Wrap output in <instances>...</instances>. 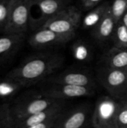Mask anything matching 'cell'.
Instances as JSON below:
<instances>
[{"label": "cell", "mask_w": 127, "mask_h": 128, "mask_svg": "<svg viewBox=\"0 0 127 128\" xmlns=\"http://www.w3.org/2000/svg\"><path fill=\"white\" fill-rule=\"evenodd\" d=\"M64 60L61 52H41L28 56L5 76L22 82L26 87L37 86L58 72Z\"/></svg>", "instance_id": "1"}, {"label": "cell", "mask_w": 127, "mask_h": 128, "mask_svg": "<svg viewBox=\"0 0 127 128\" xmlns=\"http://www.w3.org/2000/svg\"><path fill=\"white\" fill-rule=\"evenodd\" d=\"M64 100L49 98L37 90L25 92L10 102V110L14 122L46 110Z\"/></svg>", "instance_id": "2"}, {"label": "cell", "mask_w": 127, "mask_h": 128, "mask_svg": "<svg viewBox=\"0 0 127 128\" xmlns=\"http://www.w3.org/2000/svg\"><path fill=\"white\" fill-rule=\"evenodd\" d=\"M97 79L109 95L118 100L127 99V72L101 63L97 70Z\"/></svg>", "instance_id": "3"}, {"label": "cell", "mask_w": 127, "mask_h": 128, "mask_svg": "<svg viewBox=\"0 0 127 128\" xmlns=\"http://www.w3.org/2000/svg\"><path fill=\"white\" fill-rule=\"evenodd\" d=\"M121 100L103 95L96 102L92 115L94 128H118V116Z\"/></svg>", "instance_id": "4"}, {"label": "cell", "mask_w": 127, "mask_h": 128, "mask_svg": "<svg viewBox=\"0 0 127 128\" xmlns=\"http://www.w3.org/2000/svg\"><path fill=\"white\" fill-rule=\"evenodd\" d=\"M37 89L44 96L58 100L76 99L84 97L92 96L95 92L94 88L70 86L65 84L49 83L42 82L37 85Z\"/></svg>", "instance_id": "5"}, {"label": "cell", "mask_w": 127, "mask_h": 128, "mask_svg": "<svg viewBox=\"0 0 127 128\" xmlns=\"http://www.w3.org/2000/svg\"><path fill=\"white\" fill-rule=\"evenodd\" d=\"M82 19L81 11L74 6H67L48 20L40 28H48L61 34H73Z\"/></svg>", "instance_id": "6"}, {"label": "cell", "mask_w": 127, "mask_h": 128, "mask_svg": "<svg viewBox=\"0 0 127 128\" xmlns=\"http://www.w3.org/2000/svg\"><path fill=\"white\" fill-rule=\"evenodd\" d=\"M31 0H13L9 20L3 34H25L30 23Z\"/></svg>", "instance_id": "7"}, {"label": "cell", "mask_w": 127, "mask_h": 128, "mask_svg": "<svg viewBox=\"0 0 127 128\" xmlns=\"http://www.w3.org/2000/svg\"><path fill=\"white\" fill-rule=\"evenodd\" d=\"M43 82L94 88L96 86V80L94 75L88 70L82 68H70L61 72H56Z\"/></svg>", "instance_id": "8"}, {"label": "cell", "mask_w": 127, "mask_h": 128, "mask_svg": "<svg viewBox=\"0 0 127 128\" xmlns=\"http://www.w3.org/2000/svg\"><path fill=\"white\" fill-rule=\"evenodd\" d=\"M73 34H61L48 28L35 30L28 38V44L37 50H46L62 46L74 38Z\"/></svg>", "instance_id": "9"}, {"label": "cell", "mask_w": 127, "mask_h": 128, "mask_svg": "<svg viewBox=\"0 0 127 128\" xmlns=\"http://www.w3.org/2000/svg\"><path fill=\"white\" fill-rule=\"evenodd\" d=\"M91 106L87 104L67 109L56 121L53 128H84L88 122Z\"/></svg>", "instance_id": "10"}, {"label": "cell", "mask_w": 127, "mask_h": 128, "mask_svg": "<svg viewBox=\"0 0 127 128\" xmlns=\"http://www.w3.org/2000/svg\"><path fill=\"white\" fill-rule=\"evenodd\" d=\"M32 5L37 6L40 10L37 19L30 22L33 30L40 28L48 20L68 6L69 0H31Z\"/></svg>", "instance_id": "11"}, {"label": "cell", "mask_w": 127, "mask_h": 128, "mask_svg": "<svg viewBox=\"0 0 127 128\" xmlns=\"http://www.w3.org/2000/svg\"><path fill=\"white\" fill-rule=\"evenodd\" d=\"M67 101H63L46 110L30 116L22 120L14 122L15 128H24L44 123L60 117L67 110Z\"/></svg>", "instance_id": "12"}, {"label": "cell", "mask_w": 127, "mask_h": 128, "mask_svg": "<svg viewBox=\"0 0 127 128\" xmlns=\"http://www.w3.org/2000/svg\"><path fill=\"white\" fill-rule=\"evenodd\" d=\"M25 34H4L0 36V65L10 60L21 48Z\"/></svg>", "instance_id": "13"}, {"label": "cell", "mask_w": 127, "mask_h": 128, "mask_svg": "<svg viewBox=\"0 0 127 128\" xmlns=\"http://www.w3.org/2000/svg\"><path fill=\"white\" fill-rule=\"evenodd\" d=\"M101 63L110 68L127 72V49L114 46L103 54Z\"/></svg>", "instance_id": "14"}, {"label": "cell", "mask_w": 127, "mask_h": 128, "mask_svg": "<svg viewBox=\"0 0 127 128\" xmlns=\"http://www.w3.org/2000/svg\"><path fill=\"white\" fill-rule=\"evenodd\" d=\"M117 22L112 16L110 10L101 20V22L93 28L92 34L94 38L100 43H105L112 38Z\"/></svg>", "instance_id": "15"}, {"label": "cell", "mask_w": 127, "mask_h": 128, "mask_svg": "<svg viewBox=\"0 0 127 128\" xmlns=\"http://www.w3.org/2000/svg\"><path fill=\"white\" fill-rule=\"evenodd\" d=\"M111 4L108 2H103L92 8L82 19V26L84 29L94 28L110 10Z\"/></svg>", "instance_id": "16"}, {"label": "cell", "mask_w": 127, "mask_h": 128, "mask_svg": "<svg viewBox=\"0 0 127 128\" xmlns=\"http://www.w3.org/2000/svg\"><path fill=\"white\" fill-rule=\"evenodd\" d=\"M27 88L22 82L10 77L4 76L0 78V100L6 102L8 100H13V98L23 88Z\"/></svg>", "instance_id": "17"}, {"label": "cell", "mask_w": 127, "mask_h": 128, "mask_svg": "<svg viewBox=\"0 0 127 128\" xmlns=\"http://www.w3.org/2000/svg\"><path fill=\"white\" fill-rule=\"evenodd\" d=\"M72 55L75 60L81 63H87L92 60L93 50L88 42L77 40L71 46Z\"/></svg>", "instance_id": "18"}, {"label": "cell", "mask_w": 127, "mask_h": 128, "mask_svg": "<svg viewBox=\"0 0 127 128\" xmlns=\"http://www.w3.org/2000/svg\"><path fill=\"white\" fill-rule=\"evenodd\" d=\"M112 40L115 46L127 49V28L121 20L116 25Z\"/></svg>", "instance_id": "19"}, {"label": "cell", "mask_w": 127, "mask_h": 128, "mask_svg": "<svg viewBox=\"0 0 127 128\" xmlns=\"http://www.w3.org/2000/svg\"><path fill=\"white\" fill-rule=\"evenodd\" d=\"M0 128H15L9 103L0 104Z\"/></svg>", "instance_id": "20"}, {"label": "cell", "mask_w": 127, "mask_h": 128, "mask_svg": "<svg viewBox=\"0 0 127 128\" xmlns=\"http://www.w3.org/2000/svg\"><path fill=\"white\" fill-rule=\"evenodd\" d=\"M13 0H0V32H4L11 10Z\"/></svg>", "instance_id": "21"}, {"label": "cell", "mask_w": 127, "mask_h": 128, "mask_svg": "<svg viewBox=\"0 0 127 128\" xmlns=\"http://www.w3.org/2000/svg\"><path fill=\"white\" fill-rule=\"evenodd\" d=\"M127 10V0H113L111 4L110 13L118 23Z\"/></svg>", "instance_id": "22"}, {"label": "cell", "mask_w": 127, "mask_h": 128, "mask_svg": "<svg viewBox=\"0 0 127 128\" xmlns=\"http://www.w3.org/2000/svg\"><path fill=\"white\" fill-rule=\"evenodd\" d=\"M118 128H127V100H121V105L118 116Z\"/></svg>", "instance_id": "23"}, {"label": "cell", "mask_w": 127, "mask_h": 128, "mask_svg": "<svg viewBox=\"0 0 127 128\" xmlns=\"http://www.w3.org/2000/svg\"><path fill=\"white\" fill-rule=\"evenodd\" d=\"M103 0H82V5L86 9H92L99 5Z\"/></svg>", "instance_id": "24"}, {"label": "cell", "mask_w": 127, "mask_h": 128, "mask_svg": "<svg viewBox=\"0 0 127 128\" xmlns=\"http://www.w3.org/2000/svg\"><path fill=\"white\" fill-rule=\"evenodd\" d=\"M58 118H55V119H53V120H51V121H49V122H44V123H41V124H36V125H34V126H31V127L24 128H53Z\"/></svg>", "instance_id": "25"}, {"label": "cell", "mask_w": 127, "mask_h": 128, "mask_svg": "<svg viewBox=\"0 0 127 128\" xmlns=\"http://www.w3.org/2000/svg\"><path fill=\"white\" fill-rule=\"evenodd\" d=\"M121 21L126 26V27L127 28V10H126V12L124 13V14L123 15V16H122Z\"/></svg>", "instance_id": "26"}]
</instances>
